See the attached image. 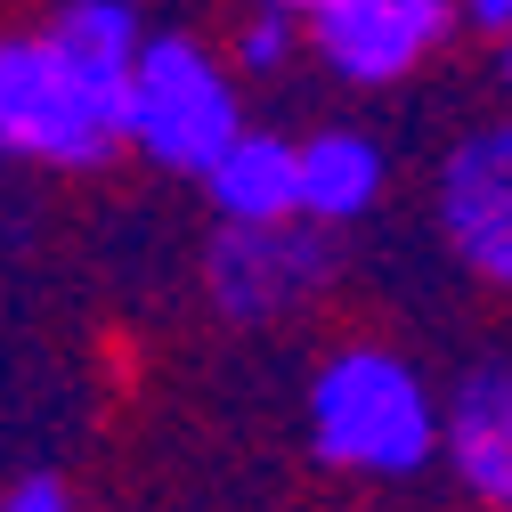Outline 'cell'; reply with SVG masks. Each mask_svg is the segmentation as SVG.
Wrapping results in <instances>:
<instances>
[{
	"instance_id": "ba28073f",
	"label": "cell",
	"mask_w": 512,
	"mask_h": 512,
	"mask_svg": "<svg viewBox=\"0 0 512 512\" xmlns=\"http://www.w3.org/2000/svg\"><path fill=\"white\" fill-rule=\"evenodd\" d=\"M293 155H301V220L334 228V236L366 228L391 196V155L358 122H317V131L293 139Z\"/></svg>"
},
{
	"instance_id": "9a60e30c",
	"label": "cell",
	"mask_w": 512,
	"mask_h": 512,
	"mask_svg": "<svg viewBox=\"0 0 512 512\" xmlns=\"http://www.w3.org/2000/svg\"><path fill=\"white\" fill-rule=\"evenodd\" d=\"M496 82H504V98H512V25L496 33Z\"/></svg>"
},
{
	"instance_id": "4fadbf2b",
	"label": "cell",
	"mask_w": 512,
	"mask_h": 512,
	"mask_svg": "<svg viewBox=\"0 0 512 512\" xmlns=\"http://www.w3.org/2000/svg\"><path fill=\"white\" fill-rule=\"evenodd\" d=\"M447 9H456V25H464V33H488V41L512 25V0H447Z\"/></svg>"
},
{
	"instance_id": "30bf717a",
	"label": "cell",
	"mask_w": 512,
	"mask_h": 512,
	"mask_svg": "<svg viewBox=\"0 0 512 512\" xmlns=\"http://www.w3.org/2000/svg\"><path fill=\"white\" fill-rule=\"evenodd\" d=\"M49 25L66 33V41L82 49V57H98V66H114V74H131L139 41L155 33L139 0H57V9H49Z\"/></svg>"
},
{
	"instance_id": "7c38bea8",
	"label": "cell",
	"mask_w": 512,
	"mask_h": 512,
	"mask_svg": "<svg viewBox=\"0 0 512 512\" xmlns=\"http://www.w3.org/2000/svg\"><path fill=\"white\" fill-rule=\"evenodd\" d=\"M0 512H82V504H74V488L57 480V472H25V480H9Z\"/></svg>"
},
{
	"instance_id": "3957f363",
	"label": "cell",
	"mask_w": 512,
	"mask_h": 512,
	"mask_svg": "<svg viewBox=\"0 0 512 512\" xmlns=\"http://www.w3.org/2000/svg\"><path fill=\"white\" fill-rule=\"evenodd\" d=\"M252 122L236 66L196 41V33H171L155 25L122 74V155L163 171V179H196L236 131Z\"/></svg>"
},
{
	"instance_id": "9c48e42d",
	"label": "cell",
	"mask_w": 512,
	"mask_h": 512,
	"mask_svg": "<svg viewBox=\"0 0 512 512\" xmlns=\"http://www.w3.org/2000/svg\"><path fill=\"white\" fill-rule=\"evenodd\" d=\"M196 196L212 204V220H301V155L293 131L244 122V131L196 171Z\"/></svg>"
},
{
	"instance_id": "7a4b0ae2",
	"label": "cell",
	"mask_w": 512,
	"mask_h": 512,
	"mask_svg": "<svg viewBox=\"0 0 512 512\" xmlns=\"http://www.w3.org/2000/svg\"><path fill=\"white\" fill-rule=\"evenodd\" d=\"M0 163L57 179L122 163V74L82 57L49 17L0 33Z\"/></svg>"
},
{
	"instance_id": "8fae6325",
	"label": "cell",
	"mask_w": 512,
	"mask_h": 512,
	"mask_svg": "<svg viewBox=\"0 0 512 512\" xmlns=\"http://www.w3.org/2000/svg\"><path fill=\"white\" fill-rule=\"evenodd\" d=\"M220 57L236 66V82L252 90V82H285L309 57V41H301V17H285V9H244V25L228 33Z\"/></svg>"
},
{
	"instance_id": "277c9868",
	"label": "cell",
	"mask_w": 512,
	"mask_h": 512,
	"mask_svg": "<svg viewBox=\"0 0 512 512\" xmlns=\"http://www.w3.org/2000/svg\"><path fill=\"white\" fill-rule=\"evenodd\" d=\"M342 285V236L317 220H212L204 236V301L220 326H293Z\"/></svg>"
},
{
	"instance_id": "8992f818",
	"label": "cell",
	"mask_w": 512,
	"mask_h": 512,
	"mask_svg": "<svg viewBox=\"0 0 512 512\" xmlns=\"http://www.w3.org/2000/svg\"><path fill=\"white\" fill-rule=\"evenodd\" d=\"M456 33L464 25H456L447 0H326V9L301 25L309 66L334 90H399Z\"/></svg>"
},
{
	"instance_id": "52a82bcc",
	"label": "cell",
	"mask_w": 512,
	"mask_h": 512,
	"mask_svg": "<svg viewBox=\"0 0 512 512\" xmlns=\"http://www.w3.org/2000/svg\"><path fill=\"white\" fill-rule=\"evenodd\" d=\"M464 504L512 512V366H472L439 391V464Z\"/></svg>"
},
{
	"instance_id": "6da1fadb",
	"label": "cell",
	"mask_w": 512,
	"mask_h": 512,
	"mask_svg": "<svg viewBox=\"0 0 512 512\" xmlns=\"http://www.w3.org/2000/svg\"><path fill=\"white\" fill-rule=\"evenodd\" d=\"M301 439L334 480L407 488L439 464V382L399 342H334L301 382Z\"/></svg>"
},
{
	"instance_id": "5bb4252c",
	"label": "cell",
	"mask_w": 512,
	"mask_h": 512,
	"mask_svg": "<svg viewBox=\"0 0 512 512\" xmlns=\"http://www.w3.org/2000/svg\"><path fill=\"white\" fill-rule=\"evenodd\" d=\"M252 9H285V17H301V25H309L317 9H326V0H252Z\"/></svg>"
},
{
	"instance_id": "5b68a950",
	"label": "cell",
	"mask_w": 512,
	"mask_h": 512,
	"mask_svg": "<svg viewBox=\"0 0 512 512\" xmlns=\"http://www.w3.org/2000/svg\"><path fill=\"white\" fill-rule=\"evenodd\" d=\"M431 228L472 285L512 301V114L472 122L431 171Z\"/></svg>"
}]
</instances>
